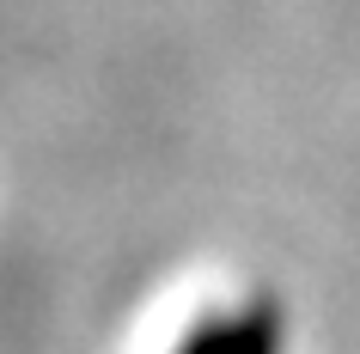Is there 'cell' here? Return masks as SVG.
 <instances>
[{"label": "cell", "mask_w": 360, "mask_h": 354, "mask_svg": "<svg viewBox=\"0 0 360 354\" xmlns=\"http://www.w3.org/2000/svg\"><path fill=\"white\" fill-rule=\"evenodd\" d=\"M184 354H275V324H269L263 312L208 317V324L184 342Z\"/></svg>", "instance_id": "obj_1"}]
</instances>
